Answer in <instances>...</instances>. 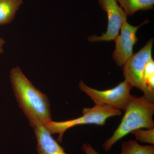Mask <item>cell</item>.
I'll return each instance as SVG.
<instances>
[{
    "instance_id": "4",
    "label": "cell",
    "mask_w": 154,
    "mask_h": 154,
    "mask_svg": "<svg viewBox=\"0 0 154 154\" xmlns=\"http://www.w3.org/2000/svg\"><path fill=\"white\" fill-rule=\"evenodd\" d=\"M79 87L96 105H107L124 111L129 100L131 90L133 88L125 80L115 88L105 91L93 89L82 81L80 82Z\"/></svg>"
},
{
    "instance_id": "7",
    "label": "cell",
    "mask_w": 154,
    "mask_h": 154,
    "mask_svg": "<svg viewBox=\"0 0 154 154\" xmlns=\"http://www.w3.org/2000/svg\"><path fill=\"white\" fill-rule=\"evenodd\" d=\"M146 20L142 24L137 26L131 25L127 20L122 24L120 34L115 38L114 41L116 44L115 50L112 58L119 66L123 67L127 60L133 54L134 46L137 42L138 38L136 36L138 29L144 24L148 23Z\"/></svg>"
},
{
    "instance_id": "9",
    "label": "cell",
    "mask_w": 154,
    "mask_h": 154,
    "mask_svg": "<svg viewBox=\"0 0 154 154\" xmlns=\"http://www.w3.org/2000/svg\"><path fill=\"white\" fill-rule=\"evenodd\" d=\"M23 3V0H0V25L11 23Z\"/></svg>"
},
{
    "instance_id": "6",
    "label": "cell",
    "mask_w": 154,
    "mask_h": 154,
    "mask_svg": "<svg viewBox=\"0 0 154 154\" xmlns=\"http://www.w3.org/2000/svg\"><path fill=\"white\" fill-rule=\"evenodd\" d=\"M100 7L107 13L108 25L107 31L101 36L93 35L88 37L91 42L114 40L119 34L122 24L127 20V15L116 0H99Z\"/></svg>"
},
{
    "instance_id": "10",
    "label": "cell",
    "mask_w": 154,
    "mask_h": 154,
    "mask_svg": "<svg viewBox=\"0 0 154 154\" xmlns=\"http://www.w3.org/2000/svg\"><path fill=\"white\" fill-rule=\"evenodd\" d=\"M127 16H132L138 11L151 10L154 0H116Z\"/></svg>"
},
{
    "instance_id": "5",
    "label": "cell",
    "mask_w": 154,
    "mask_h": 154,
    "mask_svg": "<svg viewBox=\"0 0 154 154\" xmlns=\"http://www.w3.org/2000/svg\"><path fill=\"white\" fill-rule=\"evenodd\" d=\"M153 39L151 38L136 53L133 54L123 66L125 81L133 87L142 91L143 78L146 64L152 58Z\"/></svg>"
},
{
    "instance_id": "14",
    "label": "cell",
    "mask_w": 154,
    "mask_h": 154,
    "mask_svg": "<svg viewBox=\"0 0 154 154\" xmlns=\"http://www.w3.org/2000/svg\"><path fill=\"white\" fill-rule=\"evenodd\" d=\"M5 44V41L0 36V55L4 52V46Z\"/></svg>"
},
{
    "instance_id": "12",
    "label": "cell",
    "mask_w": 154,
    "mask_h": 154,
    "mask_svg": "<svg viewBox=\"0 0 154 154\" xmlns=\"http://www.w3.org/2000/svg\"><path fill=\"white\" fill-rule=\"evenodd\" d=\"M134 135L138 140L143 143H149L151 145L154 144V129L143 130L139 129L135 130L131 133Z\"/></svg>"
},
{
    "instance_id": "8",
    "label": "cell",
    "mask_w": 154,
    "mask_h": 154,
    "mask_svg": "<svg viewBox=\"0 0 154 154\" xmlns=\"http://www.w3.org/2000/svg\"><path fill=\"white\" fill-rule=\"evenodd\" d=\"M33 128L37 140L38 154H66L44 125L38 124Z\"/></svg>"
},
{
    "instance_id": "3",
    "label": "cell",
    "mask_w": 154,
    "mask_h": 154,
    "mask_svg": "<svg viewBox=\"0 0 154 154\" xmlns=\"http://www.w3.org/2000/svg\"><path fill=\"white\" fill-rule=\"evenodd\" d=\"M82 113L83 115L79 118L61 122L51 120L43 125L51 135L58 134L57 140L61 143L64 134L69 128L82 125H104L107 119L121 115L122 113L121 110L110 106L95 105L91 108H84Z\"/></svg>"
},
{
    "instance_id": "1",
    "label": "cell",
    "mask_w": 154,
    "mask_h": 154,
    "mask_svg": "<svg viewBox=\"0 0 154 154\" xmlns=\"http://www.w3.org/2000/svg\"><path fill=\"white\" fill-rule=\"evenodd\" d=\"M10 78L18 104L31 127L52 120L47 96L33 85L19 67L11 69Z\"/></svg>"
},
{
    "instance_id": "11",
    "label": "cell",
    "mask_w": 154,
    "mask_h": 154,
    "mask_svg": "<svg viewBox=\"0 0 154 154\" xmlns=\"http://www.w3.org/2000/svg\"><path fill=\"white\" fill-rule=\"evenodd\" d=\"M118 154H154V146L141 145L137 141L129 140L122 143L121 152Z\"/></svg>"
},
{
    "instance_id": "13",
    "label": "cell",
    "mask_w": 154,
    "mask_h": 154,
    "mask_svg": "<svg viewBox=\"0 0 154 154\" xmlns=\"http://www.w3.org/2000/svg\"><path fill=\"white\" fill-rule=\"evenodd\" d=\"M82 149L86 154H99L89 143H84L82 147Z\"/></svg>"
},
{
    "instance_id": "2",
    "label": "cell",
    "mask_w": 154,
    "mask_h": 154,
    "mask_svg": "<svg viewBox=\"0 0 154 154\" xmlns=\"http://www.w3.org/2000/svg\"><path fill=\"white\" fill-rule=\"evenodd\" d=\"M125 111L117 129L103 144V149L106 152L109 151L119 140L135 130L154 128V104L144 96L137 97L130 95Z\"/></svg>"
}]
</instances>
